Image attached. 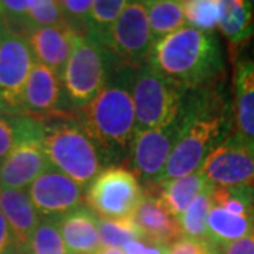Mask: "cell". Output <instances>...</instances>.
Returning a JSON list of instances; mask_svg holds the SVG:
<instances>
[{"label": "cell", "instance_id": "6da1fadb", "mask_svg": "<svg viewBox=\"0 0 254 254\" xmlns=\"http://www.w3.org/2000/svg\"><path fill=\"white\" fill-rule=\"evenodd\" d=\"M219 85L185 92L181 133L160 182L198 171L206 155L232 133L233 112Z\"/></svg>", "mask_w": 254, "mask_h": 254}, {"label": "cell", "instance_id": "7a4b0ae2", "mask_svg": "<svg viewBox=\"0 0 254 254\" xmlns=\"http://www.w3.org/2000/svg\"><path fill=\"white\" fill-rule=\"evenodd\" d=\"M136 66L115 61L105 88L79 109V126L99 148L103 160H119L130 151L136 133L133 78Z\"/></svg>", "mask_w": 254, "mask_h": 254}, {"label": "cell", "instance_id": "3957f363", "mask_svg": "<svg viewBox=\"0 0 254 254\" xmlns=\"http://www.w3.org/2000/svg\"><path fill=\"white\" fill-rule=\"evenodd\" d=\"M147 63L185 91L220 83L225 73L218 36L190 26L154 43Z\"/></svg>", "mask_w": 254, "mask_h": 254}, {"label": "cell", "instance_id": "277c9868", "mask_svg": "<svg viewBox=\"0 0 254 254\" xmlns=\"http://www.w3.org/2000/svg\"><path fill=\"white\" fill-rule=\"evenodd\" d=\"M43 147L50 165L85 190L103 170L105 160L99 148L79 123L63 120L53 127H44Z\"/></svg>", "mask_w": 254, "mask_h": 254}, {"label": "cell", "instance_id": "5b68a950", "mask_svg": "<svg viewBox=\"0 0 254 254\" xmlns=\"http://www.w3.org/2000/svg\"><path fill=\"white\" fill-rule=\"evenodd\" d=\"M116 58L91 37L73 34V46L61 81L69 106L81 109L99 93Z\"/></svg>", "mask_w": 254, "mask_h": 254}, {"label": "cell", "instance_id": "8992f818", "mask_svg": "<svg viewBox=\"0 0 254 254\" xmlns=\"http://www.w3.org/2000/svg\"><path fill=\"white\" fill-rule=\"evenodd\" d=\"M185 92L147 61L136 66L131 89L136 131L155 128L178 118Z\"/></svg>", "mask_w": 254, "mask_h": 254}, {"label": "cell", "instance_id": "52a82bcc", "mask_svg": "<svg viewBox=\"0 0 254 254\" xmlns=\"http://www.w3.org/2000/svg\"><path fill=\"white\" fill-rule=\"evenodd\" d=\"M144 196L136 175L123 167L103 168L85 190V203L100 219L133 218Z\"/></svg>", "mask_w": 254, "mask_h": 254}, {"label": "cell", "instance_id": "ba28073f", "mask_svg": "<svg viewBox=\"0 0 254 254\" xmlns=\"http://www.w3.org/2000/svg\"><path fill=\"white\" fill-rule=\"evenodd\" d=\"M199 171L213 188L254 182V141L232 131L203 160Z\"/></svg>", "mask_w": 254, "mask_h": 254}, {"label": "cell", "instance_id": "9c48e42d", "mask_svg": "<svg viewBox=\"0 0 254 254\" xmlns=\"http://www.w3.org/2000/svg\"><path fill=\"white\" fill-rule=\"evenodd\" d=\"M181 126L182 118L180 113V116L170 123L134 133L130 145V161L131 173L138 181L153 185L160 182L181 133Z\"/></svg>", "mask_w": 254, "mask_h": 254}, {"label": "cell", "instance_id": "30bf717a", "mask_svg": "<svg viewBox=\"0 0 254 254\" xmlns=\"http://www.w3.org/2000/svg\"><path fill=\"white\" fill-rule=\"evenodd\" d=\"M153 44L145 1H127L112 28L106 50L120 63L138 66L148 60Z\"/></svg>", "mask_w": 254, "mask_h": 254}, {"label": "cell", "instance_id": "8fae6325", "mask_svg": "<svg viewBox=\"0 0 254 254\" xmlns=\"http://www.w3.org/2000/svg\"><path fill=\"white\" fill-rule=\"evenodd\" d=\"M36 64L26 37L4 33L0 44V99L7 112L17 113L28 76Z\"/></svg>", "mask_w": 254, "mask_h": 254}, {"label": "cell", "instance_id": "7c38bea8", "mask_svg": "<svg viewBox=\"0 0 254 254\" xmlns=\"http://www.w3.org/2000/svg\"><path fill=\"white\" fill-rule=\"evenodd\" d=\"M85 188L53 167L27 188L36 210L44 218H63L85 202Z\"/></svg>", "mask_w": 254, "mask_h": 254}, {"label": "cell", "instance_id": "4fadbf2b", "mask_svg": "<svg viewBox=\"0 0 254 254\" xmlns=\"http://www.w3.org/2000/svg\"><path fill=\"white\" fill-rule=\"evenodd\" d=\"M44 127L20 138L0 161V188L24 190L50 168L43 147Z\"/></svg>", "mask_w": 254, "mask_h": 254}, {"label": "cell", "instance_id": "5bb4252c", "mask_svg": "<svg viewBox=\"0 0 254 254\" xmlns=\"http://www.w3.org/2000/svg\"><path fill=\"white\" fill-rule=\"evenodd\" d=\"M63 96L61 78L46 65L36 63L24 86L20 112L38 122L44 118H66L68 115L61 109Z\"/></svg>", "mask_w": 254, "mask_h": 254}, {"label": "cell", "instance_id": "9a60e30c", "mask_svg": "<svg viewBox=\"0 0 254 254\" xmlns=\"http://www.w3.org/2000/svg\"><path fill=\"white\" fill-rule=\"evenodd\" d=\"M0 210L9 223L16 253H26L28 242L41 220L27 190L0 188Z\"/></svg>", "mask_w": 254, "mask_h": 254}, {"label": "cell", "instance_id": "2e32d148", "mask_svg": "<svg viewBox=\"0 0 254 254\" xmlns=\"http://www.w3.org/2000/svg\"><path fill=\"white\" fill-rule=\"evenodd\" d=\"M133 220L140 227L143 239L155 245L170 247L182 237L178 219L171 216L160 196L151 192L144 193Z\"/></svg>", "mask_w": 254, "mask_h": 254}, {"label": "cell", "instance_id": "e0dca14e", "mask_svg": "<svg viewBox=\"0 0 254 254\" xmlns=\"http://www.w3.org/2000/svg\"><path fill=\"white\" fill-rule=\"evenodd\" d=\"M27 41L36 63L46 65L61 78L72 51V31L65 26L36 28L27 36Z\"/></svg>", "mask_w": 254, "mask_h": 254}, {"label": "cell", "instance_id": "ac0fdd59", "mask_svg": "<svg viewBox=\"0 0 254 254\" xmlns=\"http://www.w3.org/2000/svg\"><path fill=\"white\" fill-rule=\"evenodd\" d=\"M235 133L254 141V57H240L233 71Z\"/></svg>", "mask_w": 254, "mask_h": 254}, {"label": "cell", "instance_id": "d6986e66", "mask_svg": "<svg viewBox=\"0 0 254 254\" xmlns=\"http://www.w3.org/2000/svg\"><path fill=\"white\" fill-rule=\"evenodd\" d=\"M60 230L71 254H93L102 247L99 216L86 205L60 218Z\"/></svg>", "mask_w": 254, "mask_h": 254}, {"label": "cell", "instance_id": "ffe728a7", "mask_svg": "<svg viewBox=\"0 0 254 254\" xmlns=\"http://www.w3.org/2000/svg\"><path fill=\"white\" fill-rule=\"evenodd\" d=\"M219 30L235 53L254 36V10L246 0H222Z\"/></svg>", "mask_w": 254, "mask_h": 254}, {"label": "cell", "instance_id": "44dd1931", "mask_svg": "<svg viewBox=\"0 0 254 254\" xmlns=\"http://www.w3.org/2000/svg\"><path fill=\"white\" fill-rule=\"evenodd\" d=\"M160 199L163 200L165 209L174 218H180L190 208V203L208 190L212 185L206 181L199 170L195 173L178 177L174 180L160 182Z\"/></svg>", "mask_w": 254, "mask_h": 254}, {"label": "cell", "instance_id": "7402d4cb", "mask_svg": "<svg viewBox=\"0 0 254 254\" xmlns=\"http://www.w3.org/2000/svg\"><path fill=\"white\" fill-rule=\"evenodd\" d=\"M208 240L215 246L233 243L254 230V216H239L213 205L208 216Z\"/></svg>", "mask_w": 254, "mask_h": 254}, {"label": "cell", "instance_id": "603a6c76", "mask_svg": "<svg viewBox=\"0 0 254 254\" xmlns=\"http://www.w3.org/2000/svg\"><path fill=\"white\" fill-rule=\"evenodd\" d=\"M147 17L151 31L153 43L160 41L164 37L187 27V18L178 0H150L145 1Z\"/></svg>", "mask_w": 254, "mask_h": 254}, {"label": "cell", "instance_id": "cb8c5ba5", "mask_svg": "<svg viewBox=\"0 0 254 254\" xmlns=\"http://www.w3.org/2000/svg\"><path fill=\"white\" fill-rule=\"evenodd\" d=\"M125 0H96L92 1L89 16V36L92 40L106 48L110 33L119 16L126 7Z\"/></svg>", "mask_w": 254, "mask_h": 254}, {"label": "cell", "instance_id": "d4e9b609", "mask_svg": "<svg viewBox=\"0 0 254 254\" xmlns=\"http://www.w3.org/2000/svg\"><path fill=\"white\" fill-rule=\"evenodd\" d=\"M212 188L205 190L196 199L190 203V206L178 218V225L181 229V236L188 239L208 240V216L213 206Z\"/></svg>", "mask_w": 254, "mask_h": 254}, {"label": "cell", "instance_id": "484cf974", "mask_svg": "<svg viewBox=\"0 0 254 254\" xmlns=\"http://www.w3.org/2000/svg\"><path fill=\"white\" fill-rule=\"evenodd\" d=\"M27 254H71L60 230V218L40 220L27 246Z\"/></svg>", "mask_w": 254, "mask_h": 254}, {"label": "cell", "instance_id": "4316f807", "mask_svg": "<svg viewBox=\"0 0 254 254\" xmlns=\"http://www.w3.org/2000/svg\"><path fill=\"white\" fill-rule=\"evenodd\" d=\"M100 243L103 247L123 249L127 243L143 239L141 230L133 218L100 219Z\"/></svg>", "mask_w": 254, "mask_h": 254}, {"label": "cell", "instance_id": "83f0119b", "mask_svg": "<svg viewBox=\"0 0 254 254\" xmlns=\"http://www.w3.org/2000/svg\"><path fill=\"white\" fill-rule=\"evenodd\" d=\"M182 7L190 27L206 33L218 27L222 0H184Z\"/></svg>", "mask_w": 254, "mask_h": 254}, {"label": "cell", "instance_id": "f1b7e54d", "mask_svg": "<svg viewBox=\"0 0 254 254\" xmlns=\"http://www.w3.org/2000/svg\"><path fill=\"white\" fill-rule=\"evenodd\" d=\"M41 128L43 126L38 120L28 116H0V161L9 154L20 138Z\"/></svg>", "mask_w": 254, "mask_h": 254}, {"label": "cell", "instance_id": "f546056e", "mask_svg": "<svg viewBox=\"0 0 254 254\" xmlns=\"http://www.w3.org/2000/svg\"><path fill=\"white\" fill-rule=\"evenodd\" d=\"M21 20L28 34L36 28L64 26L63 10L60 1L55 0H33L30 9L21 14Z\"/></svg>", "mask_w": 254, "mask_h": 254}, {"label": "cell", "instance_id": "4dcf8cb0", "mask_svg": "<svg viewBox=\"0 0 254 254\" xmlns=\"http://www.w3.org/2000/svg\"><path fill=\"white\" fill-rule=\"evenodd\" d=\"M63 10L64 26L69 28L75 36H89V16L91 0H63L60 1Z\"/></svg>", "mask_w": 254, "mask_h": 254}, {"label": "cell", "instance_id": "1f68e13d", "mask_svg": "<svg viewBox=\"0 0 254 254\" xmlns=\"http://www.w3.org/2000/svg\"><path fill=\"white\" fill-rule=\"evenodd\" d=\"M168 254H219V247L209 240L181 237L170 246Z\"/></svg>", "mask_w": 254, "mask_h": 254}, {"label": "cell", "instance_id": "d6a6232c", "mask_svg": "<svg viewBox=\"0 0 254 254\" xmlns=\"http://www.w3.org/2000/svg\"><path fill=\"white\" fill-rule=\"evenodd\" d=\"M126 254H168L170 247L161 245H155L151 242H147L144 239L130 242L123 247Z\"/></svg>", "mask_w": 254, "mask_h": 254}, {"label": "cell", "instance_id": "836d02e7", "mask_svg": "<svg viewBox=\"0 0 254 254\" xmlns=\"http://www.w3.org/2000/svg\"><path fill=\"white\" fill-rule=\"evenodd\" d=\"M219 254H254V230L249 236L219 247Z\"/></svg>", "mask_w": 254, "mask_h": 254}, {"label": "cell", "instance_id": "e575fe53", "mask_svg": "<svg viewBox=\"0 0 254 254\" xmlns=\"http://www.w3.org/2000/svg\"><path fill=\"white\" fill-rule=\"evenodd\" d=\"M13 253H16V250H14L11 230H10L9 223H7L6 218H4V215L0 210V254Z\"/></svg>", "mask_w": 254, "mask_h": 254}, {"label": "cell", "instance_id": "d590c367", "mask_svg": "<svg viewBox=\"0 0 254 254\" xmlns=\"http://www.w3.org/2000/svg\"><path fill=\"white\" fill-rule=\"evenodd\" d=\"M95 254H126L123 249H113V247H100Z\"/></svg>", "mask_w": 254, "mask_h": 254}, {"label": "cell", "instance_id": "8d00e7d4", "mask_svg": "<svg viewBox=\"0 0 254 254\" xmlns=\"http://www.w3.org/2000/svg\"><path fill=\"white\" fill-rule=\"evenodd\" d=\"M3 113H7V109H6L4 103H3V102H1V99H0V116H1Z\"/></svg>", "mask_w": 254, "mask_h": 254}, {"label": "cell", "instance_id": "74e56055", "mask_svg": "<svg viewBox=\"0 0 254 254\" xmlns=\"http://www.w3.org/2000/svg\"><path fill=\"white\" fill-rule=\"evenodd\" d=\"M4 27H3V24H1V20H0V44H1V38H3V36H4Z\"/></svg>", "mask_w": 254, "mask_h": 254}, {"label": "cell", "instance_id": "f35d334b", "mask_svg": "<svg viewBox=\"0 0 254 254\" xmlns=\"http://www.w3.org/2000/svg\"><path fill=\"white\" fill-rule=\"evenodd\" d=\"M250 4H252V7H253V10H254V0L253 1H250Z\"/></svg>", "mask_w": 254, "mask_h": 254}, {"label": "cell", "instance_id": "ab89813d", "mask_svg": "<svg viewBox=\"0 0 254 254\" xmlns=\"http://www.w3.org/2000/svg\"><path fill=\"white\" fill-rule=\"evenodd\" d=\"M0 17H1V3H0Z\"/></svg>", "mask_w": 254, "mask_h": 254}, {"label": "cell", "instance_id": "60d3db41", "mask_svg": "<svg viewBox=\"0 0 254 254\" xmlns=\"http://www.w3.org/2000/svg\"><path fill=\"white\" fill-rule=\"evenodd\" d=\"M81 254H83V253H81ZM93 254H95V253H93Z\"/></svg>", "mask_w": 254, "mask_h": 254}]
</instances>
